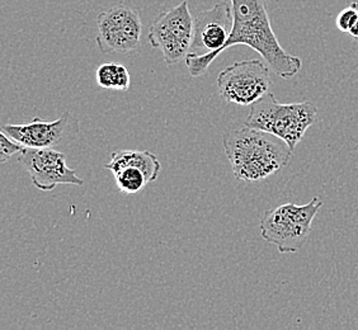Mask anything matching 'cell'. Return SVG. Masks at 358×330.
I'll list each match as a JSON object with an SVG mask.
<instances>
[{"label": "cell", "instance_id": "obj_1", "mask_svg": "<svg viewBox=\"0 0 358 330\" xmlns=\"http://www.w3.org/2000/svg\"><path fill=\"white\" fill-rule=\"evenodd\" d=\"M233 9V28L221 54L238 45L257 51L267 62L275 76L291 79L300 73L303 62L300 57L285 51L275 36L266 0H230Z\"/></svg>", "mask_w": 358, "mask_h": 330}, {"label": "cell", "instance_id": "obj_2", "mask_svg": "<svg viewBox=\"0 0 358 330\" xmlns=\"http://www.w3.org/2000/svg\"><path fill=\"white\" fill-rule=\"evenodd\" d=\"M269 135L245 124L225 134L222 148L238 180L259 182L289 164L292 150L282 140L277 141Z\"/></svg>", "mask_w": 358, "mask_h": 330}, {"label": "cell", "instance_id": "obj_3", "mask_svg": "<svg viewBox=\"0 0 358 330\" xmlns=\"http://www.w3.org/2000/svg\"><path fill=\"white\" fill-rule=\"evenodd\" d=\"M317 108L308 102L283 104L275 94L267 93L250 104L248 117L244 124L257 130L268 132L282 140L294 152L309 127L317 122Z\"/></svg>", "mask_w": 358, "mask_h": 330}, {"label": "cell", "instance_id": "obj_4", "mask_svg": "<svg viewBox=\"0 0 358 330\" xmlns=\"http://www.w3.org/2000/svg\"><path fill=\"white\" fill-rule=\"evenodd\" d=\"M322 206L323 201L314 197L306 205L285 203L266 211L259 222L263 239L281 254L297 253L309 239L313 221Z\"/></svg>", "mask_w": 358, "mask_h": 330}, {"label": "cell", "instance_id": "obj_5", "mask_svg": "<svg viewBox=\"0 0 358 330\" xmlns=\"http://www.w3.org/2000/svg\"><path fill=\"white\" fill-rule=\"evenodd\" d=\"M233 22L231 3L227 1H219L194 17L192 48L185 60L193 78L206 74L210 65L221 55V48L227 43Z\"/></svg>", "mask_w": 358, "mask_h": 330}, {"label": "cell", "instance_id": "obj_6", "mask_svg": "<svg viewBox=\"0 0 358 330\" xmlns=\"http://www.w3.org/2000/svg\"><path fill=\"white\" fill-rule=\"evenodd\" d=\"M194 18L188 1L159 14L149 28L148 41L164 56L166 65H177L186 60L192 48Z\"/></svg>", "mask_w": 358, "mask_h": 330}, {"label": "cell", "instance_id": "obj_7", "mask_svg": "<svg viewBox=\"0 0 358 330\" xmlns=\"http://www.w3.org/2000/svg\"><path fill=\"white\" fill-rule=\"evenodd\" d=\"M269 69V66L257 59L235 62L227 66L219 74L216 82L221 99L238 106L255 103L268 93Z\"/></svg>", "mask_w": 358, "mask_h": 330}, {"label": "cell", "instance_id": "obj_8", "mask_svg": "<svg viewBox=\"0 0 358 330\" xmlns=\"http://www.w3.org/2000/svg\"><path fill=\"white\" fill-rule=\"evenodd\" d=\"M96 45L103 54L131 52L141 40L143 22L136 10L126 6H116L98 14Z\"/></svg>", "mask_w": 358, "mask_h": 330}, {"label": "cell", "instance_id": "obj_9", "mask_svg": "<svg viewBox=\"0 0 358 330\" xmlns=\"http://www.w3.org/2000/svg\"><path fill=\"white\" fill-rule=\"evenodd\" d=\"M18 164L29 174L31 182L40 191H52L59 185H84L83 179L66 164V155L52 148H26L18 154Z\"/></svg>", "mask_w": 358, "mask_h": 330}, {"label": "cell", "instance_id": "obj_10", "mask_svg": "<svg viewBox=\"0 0 358 330\" xmlns=\"http://www.w3.org/2000/svg\"><path fill=\"white\" fill-rule=\"evenodd\" d=\"M1 132L26 148H55L78 136L79 121L70 112H64L55 121L35 117L29 124H3Z\"/></svg>", "mask_w": 358, "mask_h": 330}, {"label": "cell", "instance_id": "obj_11", "mask_svg": "<svg viewBox=\"0 0 358 330\" xmlns=\"http://www.w3.org/2000/svg\"><path fill=\"white\" fill-rule=\"evenodd\" d=\"M124 166H135L141 169L149 183L157 180L162 171V164L155 154L149 150H116L110 155V162L104 165L112 173Z\"/></svg>", "mask_w": 358, "mask_h": 330}, {"label": "cell", "instance_id": "obj_12", "mask_svg": "<svg viewBox=\"0 0 358 330\" xmlns=\"http://www.w3.org/2000/svg\"><path fill=\"white\" fill-rule=\"evenodd\" d=\"M96 82L103 89L126 92L131 85V76L124 64L106 62L102 64L96 74Z\"/></svg>", "mask_w": 358, "mask_h": 330}, {"label": "cell", "instance_id": "obj_13", "mask_svg": "<svg viewBox=\"0 0 358 330\" xmlns=\"http://www.w3.org/2000/svg\"><path fill=\"white\" fill-rule=\"evenodd\" d=\"M112 174L115 175V180L120 192L124 194L141 192L146 185H149L145 173L135 166H124Z\"/></svg>", "mask_w": 358, "mask_h": 330}, {"label": "cell", "instance_id": "obj_14", "mask_svg": "<svg viewBox=\"0 0 358 330\" xmlns=\"http://www.w3.org/2000/svg\"><path fill=\"white\" fill-rule=\"evenodd\" d=\"M357 17L358 3H352L338 14L337 20H336L338 29L343 34H348L352 26L355 24V22L357 20Z\"/></svg>", "mask_w": 358, "mask_h": 330}, {"label": "cell", "instance_id": "obj_15", "mask_svg": "<svg viewBox=\"0 0 358 330\" xmlns=\"http://www.w3.org/2000/svg\"><path fill=\"white\" fill-rule=\"evenodd\" d=\"M24 149L26 146L9 138L4 132L0 134V162L1 163H6L15 154H21Z\"/></svg>", "mask_w": 358, "mask_h": 330}, {"label": "cell", "instance_id": "obj_16", "mask_svg": "<svg viewBox=\"0 0 358 330\" xmlns=\"http://www.w3.org/2000/svg\"><path fill=\"white\" fill-rule=\"evenodd\" d=\"M348 35L351 36L352 38H355V40H358V17L356 22H355V24L352 26L351 29H350V32H348Z\"/></svg>", "mask_w": 358, "mask_h": 330}]
</instances>
